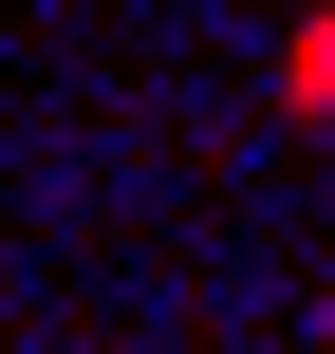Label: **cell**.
Listing matches in <instances>:
<instances>
[{
    "label": "cell",
    "mask_w": 335,
    "mask_h": 354,
    "mask_svg": "<svg viewBox=\"0 0 335 354\" xmlns=\"http://www.w3.org/2000/svg\"><path fill=\"white\" fill-rule=\"evenodd\" d=\"M280 112H298V131H335V0L280 37Z\"/></svg>",
    "instance_id": "1"
}]
</instances>
